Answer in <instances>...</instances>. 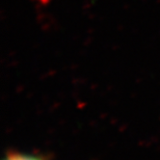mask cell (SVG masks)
I'll return each instance as SVG.
<instances>
[{
  "instance_id": "1",
  "label": "cell",
  "mask_w": 160,
  "mask_h": 160,
  "mask_svg": "<svg viewBox=\"0 0 160 160\" xmlns=\"http://www.w3.org/2000/svg\"><path fill=\"white\" fill-rule=\"evenodd\" d=\"M5 160H42L40 157L27 155V154H20V153H9Z\"/></svg>"
}]
</instances>
